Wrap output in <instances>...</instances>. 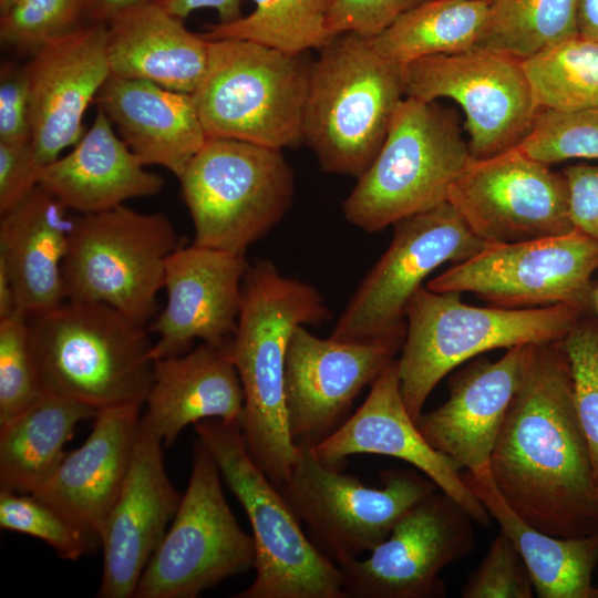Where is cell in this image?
<instances>
[{
    "instance_id": "obj_7",
    "label": "cell",
    "mask_w": 598,
    "mask_h": 598,
    "mask_svg": "<svg viewBox=\"0 0 598 598\" xmlns=\"http://www.w3.org/2000/svg\"><path fill=\"white\" fill-rule=\"evenodd\" d=\"M244 508L256 548L254 581L235 598H346L340 567L303 533L279 488L249 453L239 422L194 425Z\"/></svg>"
},
{
    "instance_id": "obj_16",
    "label": "cell",
    "mask_w": 598,
    "mask_h": 598,
    "mask_svg": "<svg viewBox=\"0 0 598 598\" xmlns=\"http://www.w3.org/2000/svg\"><path fill=\"white\" fill-rule=\"evenodd\" d=\"M436 491L409 508L367 558L339 565L346 598L445 597L440 573L473 551L474 520Z\"/></svg>"
},
{
    "instance_id": "obj_23",
    "label": "cell",
    "mask_w": 598,
    "mask_h": 598,
    "mask_svg": "<svg viewBox=\"0 0 598 598\" xmlns=\"http://www.w3.org/2000/svg\"><path fill=\"white\" fill-rule=\"evenodd\" d=\"M530 344L496 361L481 358L455 372L447 400L423 413L416 426L427 443L460 470L489 472L493 448L522 382Z\"/></svg>"
},
{
    "instance_id": "obj_30",
    "label": "cell",
    "mask_w": 598,
    "mask_h": 598,
    "mask_svg": "<svg viewBox=\"0 0 598 598\" xmlns=\"http://www.w3.org/2000/svg\"><path fill=\"white\" fill-rule=\"evenodd\" d=\"M462 477L517 548L539 598H595L592 576L598 566V534L559 537L545 533L507 505L489 472L465 471Z\"/></svg>"
},
{
    "instance_id": "obj_25",
    "label": "cell",
    "mask_w": 598,
    "mask_h": 598,
    "mask_svg": "<svg viewBox=\"0 0 598 598\" xmlns=\"http://www.w3.org/2000/svg\"><path fill=\"white\" fill-rule=\"evenodd\" d=\"M144 404L141 424L164 446H171L187 425L203 420L239 422L244 391L230 342H200L185 353L154 360Z\"/></svg>"
},
{
    "instance_id": "obj_26",
    "label": "cell",
    "mask_w": 598,
    "mask_h": 598,
    "mask_svg": "<svg viewBox=\"0 0 598 598\" xmlns=\"http://www.w3.org/2000/svg\"><path fill=\"white\" fill-rule=\"evenodd\" d=\"M94 102L145 166L177 178L207 141L193 94L111 74Z\"/></svg>"
},
{
    "instance_id": "obj_45",
    "label": "cell",
    "mask_w": 598,
    "mask_h": 598,
    "mask_svg": "<svg viewBox=\"0 0 598 598\" xmlns=\"http://www.w3.org/2000/svg\"><path fill=\"white\" fill-rule=\"evenodd\" d=\"M563 174L573 226L598 243V165H570Z\"/></svg>"
},
{
    "instance_id": "obj_38",
    "label": "cell",
    "mask_w": 598,
    "mask_h": 598,
    "mask_svg": "<svg viewBox=\"0 0 598 598\" xmlns=\"http://www.w3.org/2000/svg\"><path fill=\"white\" fill-rule=\"evenodd\" d=\"M42 393L29 319L17 310L0 319V425L24 411Z\"/></svg>"
},
{
    "instance_id": "obj_46",
    "label": "cell",
    "mask_w": 598,
    "mask_h": 598,
    "mask_svg": "<svg viewBox=\"0 0 598 598\" xmlns=\"http://www.w3.org/2000/svg\"><path fill=\"white\" fill-rule=\"evenodd\" d=\"M169 13L184 19L197 9L209 8L217 12L219 23H228L239 19L243 0H159Z\"/></svg>"
},
{
    "instance_id": "obj_36",
    "label": "cell",
    "mask_w": 598,
    "mask_h": 598,
    "mask_svg": "<svg viewBox=\"0 0 598 598\" xmlns=\"http://www.w3.org/2000/svg\"><path fill=\"white\" fill-rule=\"evenodd\" d=\"M517 148L547 165L569 159L598 161V107L538 111Z\"/></svg>"
},
{
    "instance_id": "obj_44",
    "label": "cell",
    "mask_w": 598,
    "mask_h": 598,
    "mask_svg": "<svg viewBox=\"0 0 598 598\" xmlns=\"http://www.w3.org/2000/svg\"><path fill=\"white\" fill-rule=\"evenodd\" d=\"M43 168L31 142H0V215L39 185Z\"/></svg>"
},
{
    "instance_id": "obj_9",
    "label": "cell",
    "mask_w": 598,
    "mask_h": 598,
    "mask_svg": "<svg viewBox=\"0 0 598 598\" xmlns=\"http://www.w3.org/2000/svg\"><path fill=\"white\" fill-rule=\"evenodd\" d=\"M194 244L244 256L288 213L295 174L281 151L207 138L178 177Z\"/></svg>"
},
{
    "instance_id": "obj_20",
    "label": "cell",
    "mask_w": 598,
    "mask_h": 598,
    "mask_svg": "<svg viewBox=\"0 0 598 598\" xmlns=\"http://www.w3.org/2000/svg\"><path fill=\"white\" fill-rule=\"evenodd\" d=\"M248 266L244 256L194 243L178 246L166 261V305L148 327L157 336L153 361L185 353L196 340L230 342Z\"/></svg>"
},
{
    "instance_id": "obj_42",
    "label": "cell",
    "mask_w": 598,
    "mask_h": 598,
    "mask_svg": "<svg viewBox=\"0 0 598 598\" xmlns=\"http://www.w3.org/2000/svg\"><path fill=\"white\" fill-rule=\"evenodd\" d=\"M429 0H332L327 29L332 37L374 38L401 14Z\"/></svg>"
},
{
    "instance_id": "obj_50",
    "label": "cell",
    "mask_w": 598,
    "mask_h": 598,
    "mask_svg": "<svg viewBox=\"0 0 598 598\" xmlns=\"http://www.w3.org/2000/svg\"><path fill=\"white\" fill-rule=\"evenodd\" d=\"M17 0H0V14L8 10Z\"/></svg>"
},
{
    "instance_id": "obj_4",
    "label": "cell",
    "mask_w": 598,
    "mask_h": 598,
    "mask_svg": "<svg viewBox=\"0 0 598 598\" xmlns=\"http://www.w3.org/2000/svg\"><path fill=\"white\" fill-rule=\"evenodd\" d=\"M29 324L43 391L97 410L144 404L153 377L148 328L109 305L71 299Z\"/></svg>"
},
{
    "instance_id": "obj_21",
    "label": "cell",
    "mask_w": 598,
    "mask_h": 598,
    "mask_svg": "<svg viewBox=\"0 0 598 598\" xmlns=\"http://www.w3.org/2000/svg\"><path fill=\"white\" fill-rule=\"evenodd\" d=\"M310 450L319 461L340 470L355 454L402 460L431 478L475 523L487 527L492 522L485 506L465 484L461 470L433 448L419 431L402 398L396 360L374 380L362 405Z\"/></svg>"
},
{
    "instance_id": "obj_11",
    "label": "cell",
    "mask_w": 598,
    "mask_h": 598,
    "mask_svg": "<svg viewBox=\"0 0 598 598\" xmlns=\"http://www.w3.org/2000/svg\"><path fill=\"white\" fill-rule=\"evenodd\" d=\"M193 452L187 488L134 598H195L255 568L252 535L241 529L228 506L214 457L199 440Z\"/></svg>"
},
{
    "instance_id": "obj_40",
    "label": "cell",
    "mask_w": 598,
    "mask_h": 598,
    "mask_svg": "<svg viewBox=\"0 0 598 598\" xmlns=\"http://www.w3.org/2000/svg\"><path fill=\"white\" fill-rule=\"evenodd\" d=\"M560 344L569 363L576 409L598 480V320L582 315Z\"/></svg>"
},
{
    "instance_id": "obj_31",
    "label": "cell",
    "mask_w": 598,
    "mask_h": 598,
    "mask_svg": "<svg viewBox=\"0 0 598 598\" xmlns=\"http://www.w3.org/2000/svg\"><path fill=\"white\" fill-rule=\"evenodd\" d=\"M99 410L51 392L0 425V489L31 494L44 484L64 458V445L78 423Z\"/></svg>"
},
{
    "instance_id": "obj_3",
    "label": "cell",
    "mask_w": 598,
    "mask_h": 598,
    "mask_svg": "<svg viewBox=\"0 0 598 598\" xmlns=\"http://www.w3.org/2000/svg\"><path fill=\"white\" fill-rule=\"evenodd\" d=\"M312 61L302 143L330 174L359 178L371 165L405 97L402 65L369 38L333 37Z\"/></svg>"
},
{
    "instance_id": "obj_37",
    "label": "cell",
    "mask_w": 598,
    "mask_h": 598,
    "mask_svg": "<svg viewBox=\"0 0 598 598\" xmlns=\"http://www.w3.org/2000/svg\"><path fill=\"white\" fill-rule=\"evenodd\" d=\"M0 527L39 538L63 559L78 560L95 538L32 494L0 489Z\"/></svg>"
},
{
    "instance_id": "obj_47",
    "label": "cell",
    "mask_w": 598,
    "mask_h": 598,
    "mask_svg": "<svg viewBox=\"0 0 598 598\" xmlns=\"http://www.w3.org/2000/svg\"><path fill=\"white\" fill-rule=\"evenodd\" d=\"M159 0H83L84 19L89 23L109 24L126 11Z\"/></svg>"
},
{
    "instance_id": "obj_28",
    "label": "cell",
    "mask_w": 598,
    "mask_h": 598,
    "mask_svg": "<svg viewBox=\"0 0 598 598\" xmlns=\"http://www.w3.org/2000/svg\"><path fill=\"white\" fill-rule=\"evenodd\" d=\"M39 185L82 215L154 196L164 179L145 168L97 109L93 124L73 150L44 166Z\"/></svg>"
},
{
    "instance_id": "obj_6",
    "label": "cell",
    "mask_w": 598,
    "mask_h": 598,
    "mask_svg": "<svg viewBox=\"0 0 598 598\" xmlns=\"http://www.w3.org/2000/svg\"><path fill=\"white\" fill-rule=\"evenodd\" d=\"M474 157L455 113L436 101L404 97L384 142L342 203L346 219L377 233L448 202Z\"/></svg>"
},
{
    "instance_id": "obj_18",
    "label": "cell",
    "mask_w": 598,
    "mask_h": 598,
    "mask_svg": "<svg viewBox=\"0 0 598 598\" xmlns=\"http://www.w3.org/2000/svg\"><path fill=\"white\" fill-rule=\"evenodd\" d=\"M448 203L488 243L533 240L575 228L565 175L517 147L473 158L453 184Z\"/></svg>"
},
{
    "instance_id": "obj_35",
    "label": "cell",
    "mask_w": 598,
    "mask_h": 598,
    "mask_svg": "<svg viewBox=\"0 0 598 598\" xmlns=\"http://www.w3.org/2000/svg\"><path fill=\"white\" fill-rule=\"evenodd\" d=\"M522 66L538 111L598 107V41L578 34L522 60Z\"/></svg>"
},
{
    "instance_id": "obj_13",
    "label": "cell",
    "mask_w": 598,
    "mask_h": 598,
    "mask_svg": "<svg viewBox=\"0 0 598 598\" xmlns=\"http://www.w3.org/2000/svg\"><path fill=\"white\" fill-rule=\"evenodd\" d=\"M598 243L581 230L517 243H492L426 283L436 292H472L504 308L592 302Z\"/></svg>"
},
{
    "instance_id": "obj_24",
    "label": "cell",
    "mask_w": 598,
    "mask_h": 598,
    "mask_svg": "<svg viewBox=\"0 0 598 598\" xmlns=\"http://www.w3.org/2000/svg\"><path fill=\"white\" fill-rule=\"evenodd\" d=\"M141 406L131 403L99 410L85 442L65 454L52 476L31 493L96 540L131 465Z\"/></svg>"
},
{
    "instance_id": "obj_32",
    "label": "cell",
    "mask_w": 598,
    "mask_h": 598,
    "mask_svg": "<svg viewBox=\"0 0 598 598\" xmlns=\"http://www.w3.org/2000/svg\"><path fill=\"white\" fill-rule=\"evenodd\" d=\"M488 0H429L370 38L385 58L405 65L417 59L475 49L486 25Z\"/></svg>"
},
{
    "instance_id": "obj_27",
    "label": "cell",
    "mask_w": 598,
    "mask_h": 598,
    "mask_svg": "<svg viewBox=\"0 0 598 598\" xmlns=\"http://www.w3.org/2000/svg\"><path fill=\"white\" fill-rule=\"evenodd\" d=\"M66 212L38 185L1 215L0 261L10 276L17 310L28 319L66 300L62 264L73 225Z\"/></svg>"
},
{
    "instance_id": "obj_17",
    "label": "cell",
    "mask_w": 598,
    "mask_h": 598,
    "mask_svg": "<svg viewBox=\"0 0 598 598\" xmlns=\"http://www.w3.org/2000/svg\"><path fill=\"white\" fill-rule=\"evenodd\" d=\"M404 332L362 341L321 339L293 329L285 361V409L290 437L312 448L348 417L354 400L401 350Z\"/></svg>"
},
{
    "instance_id": "obj_39",
    "label": "cell",
    "mask_w": 598,
    "mask_h": 598,
    "mask_svg": "<svg viewBox=\"0 0 598 598\" xmlns=\"http://www.w3.org/2000/svg\"><path fill=\"white\" fill-rule=\"evenodd\" d=\"M84 19L83 0H17L0 14V40L21 52L65 34Z\"/></svg>"
},
{
    "instance_id": "obj_1",
    "label": "cell",
    "mask_w": 598,
    "mask_h": 598,
    "mask_svg": "<svg viewBox=\"0 0 598 598\" xmlns=\"http://www.w3.org/2000/svg\"><path fill=\"white\" fill-rule=\"evenodd\" d=\"M489 475L529 525L559 537L598 534V480L560 341L530 344Z\"/></svg>"
},
{
    "instance_id": "obj_48",
    "label": "cell",
    "mask_w": 598,
    "mask_h": 598,
    "mask_svg": "<svg viewBox=\"0 0 598 598\" xmlns=\"http://www.w3.org/2000/svg\"><path fill=\"white\" fill-rule=\"evenodd\" d=\"M578 34L598 41V0H578Z\"/></svg>"
},
{
    "instance_id": "obj_34",
    "label": "cell",
    "mask_w": 598,
    "mask_h": 598,
    "mask_svg": "<svg viewBox=\"0 0 598 598\" xmlns=\"http://www.w3.org/2000/svg\"><path fill=\"white\" fill-rule=\"evenodd\" d=\"M252 1L249 14L209 25L204 38L247 40L292 54L319 51L333 38L327 29L332 0Z\"/></svg>"
},
{
    "instance_id": "obj_14",
    "label": "cell",
    "mask_w": 598,
    "mask_h": 598,
    "mask_svg": "<svg viewBox=\"0 0 598 598\" xmlns=\"http://www.w3.org/2000/svg\"><path fill=\"white\" fill-rule=\"evenodd\" d=\"M393 226L388 249L360 282L331 339L362 341L404 332L408 305L424 279L442 264L466 260L492 244L475 235L448 202Z\"/></svg>"
},
{
    "instance_id": "obj_12",
    "label": "cell",
    "mask_w": 598,
    "mask_h": 598,
    "mask_svg": "<svg viewBox=\"0 0 598 598\" xmlns=\"http://www.w3.org/2000/svg\"><path fill=\"white\" fill-rule=\"evenodd\" d=\"M381 483V487L367 486L326 465L310 448H299L279 491L307 525L313 543L339 566L370 553L409 508L439 489L431 478L412 470L384 471Z\"/></svg>"
},
{
    "instance_id": "obj_52",
    "label": "cell",
    "mask_w": 598,
    "mask_h": 598,
    "mask_svg": "<svg viewBox=\"0 0 598 598\" xmlns=\"http://www.w3.org/2000/svg\"><path fill=\"white\" fill-rule=\"evenodd\" d=\"M595 598H598V587H596Z\"/></svg>"
},
{
    "instance_id": "obj_29",
    "label": "cell",
    "mask_w": 598,
    "mask_h": 598,
    "mask_svg": "<svg viewBox=\"0 0 598 598\" xmlns=\"http://www.w3.org/2000/svg\"><path fill=\"white\" fill-rule=\"evenodd\" d=\"M106 29L111 74L145 80L193 94L209 58V41L190 32L159 2L137 7L113 19Z\"/></svg>"
},
{
    "instance_id": "obj_51",
    "label": "cell",
    "mask_w": 598,
    "mask_h": 598,
    "mask_svg": "<svg viewBox=\"0 0 598 598\" xmlns=\"http://www.w3.org/2000/svg\"><path fill=\"white\" fill-rule=\"evenodd\" d=\"M592 301H594L595 306H596L597 309H598V290H596V291L594 292Z\"/></svg>"
},
{
    "instance_id": "obj_33",
    "label": "cell",
    "mask_w": 598,
    "mask_h": 598,
    "mask_svg": "<svg viewBox=\"0 0 598 598\" xmlns=\"http://www.w3.org/2000/svg\"><path fill=\"white\" fill-rule=\"evenodd\" d=\"M578 0H491L476 48L524 60L578 35Z\"/></svg>"
},
{
    "instance_id": "obj_15",
    "label": "cell",
    "mask_w": 598,
    "mask_h": 598,
    "mask_svg": "<svg viewBox=\"0 0 598 598\" xmlns=\"http://www.w3.org/2000/svg\"><path fill=\"white\" fill-rule=\"evenodd\" d=\"M402 72L406 97L450 99L461 106L474 158L517 147L538 112L522 60L505 53L475 48L432 55Z\"/></svg>"
},
{
    "instance_id": "obj_41",
    "label": "cell",
    "mask_w": 598,
    "mask_h": 598,
    "mask_svg": "<svg viewBox=\"0 0 598 598\" xmlns=\"http://www.w3.org/2000/svg\"><path fill=\"white\" fill-rule=\"evenodd\" d=\"M535 590L517 548L503 532L464 582L463 598H532Z\"/></svg>"
},
{
    "instance_id": "obj_5",
    "label": "cell",
    "mask_w": 598,
    "mask_h": 598,
    "mask_svg": "<svg viewBox=\"0 0 598 598\" xmlns=\"http://www.w3.org/2000/svg\"><path fill=\"white\" fill-rule=\"evenodd\" d=\"M460 295L422 286L408 305L396 364L402 398L415 422L431 392L456 367L494 349L560 341L585 313L568 305L475 307Z\"/></svg>"
},
{
    "instance_id": "obj_8",
    "label": "cell",
    "mask_w": 598,
    "mask_h": 598,
    "mask_svg": "<svg viewBox=\"0 0 598 598\" xmlns=\"http://www.w3.org/2000/svg\"><path fill=\"white\" fill-rule=\"evenodd\" d=\"M208 41V65L193 93L207 138L279 151L302 143L313 60L247 40Z\"/></svg>"
},
{
    "instance_id": "obj_22",
    "label": "cell",
    "mask_w": 598,
    "mask_h": 598,
    "mask_svg": "<svg viewBox=\"0 0 598 598\" xmlns=\"http://www.w3.org/2000/svg\"><path fill=\"white\" fill-rule=\"evenodd\" d=\"M162 441L141 424L127 474L99 534L103 571L97 597L132 598L181 496L164 466Z\"/></svg>"
},
{
    "instance_id": "obj_10",
    "label": "cell",
    "mask_w": 598,
    "mask_h": 598,
    "mask_svg": "<svg viewBox=\"0 0 598 598\" xmlns=\"http://www.w3.org/2000/svg\"><path fill=\"white\" fill-rule=\"evenodd\" d=\"M171 219L125 205L73 218L62 264L66 299L105 303L147 327L177 248Z\"/></svg>"
},
{
    "instance_id": "obj_49",
    "label": "cell",
    "mask_w": 598,
    "mask_h": 598,
    "mask_svg": "<svg viewBox=\"0 0 598 598\" xmlns=\"http://www.w3.org/2000/svg\"><path fill=\"white\" fill-rule=\"evenodd\" d=\"M17 311L14 292L7 267L0 261V319Z\"/></svg>"
},
{
    "instance_id": "obj_19",
    "label": "cell",
    "mask_w": 598,
    "mask_h": 598,
    "mask_svg": "<svg viewBox=\"0 0 598 598\" xmlns=\"http://www.w3.org/2000/svg\"><path fill=\"white\" fill-rule=\"evenodd\" d=\"M106 24L86 23L41 45L24 65L31 144L45 166L83 136L89 105L111 75Z\"/></svg>"
},
{
    "instance_id": "obj_2",
    "label": "cell",
    "mask_w": 598,
    "mask_h": 598,
    "mask_svg": "<svg viewBox=\"0 0 598 598\" xmlns=\"http://www.w3.org/2000/svg\"><path fill=\"white\" fill-rule=\"evenodd\" d=\"M329 318L313 286L283 276L270 260L248 266L230 341L244 391L239 424L254 461L278 488L299 455L286 419L287 346L296 327L318 326Z\"/></svg>"
},
{
    "instance_id": "obj_43",
    "label": "cell",
    "mask_w": 598,
    "mask_h": 598,
    "mask_svg": "<svg viewBox=\"0 0 598 598\" xmlns=\"http://www.w3.org/2000/svg\"><path fill=\"white\" fill-rule=\"evenodd\" d=\"M0 142H31L28 74L9 62L0 68Z\"/></svg>"
},
{
    "instance_id": "obj_53",
    "label": "cell",
    "mask_w": 598,
    "mask_h": 598,
    "mask_svg": "<svg viewBox=\"0 0 598 598\" xmlns=\"http://www.w3.org/2000/svg\"><path fill=\"white\" fill-rule=\"evenodd\" d=\"M488 1H491V0H488Z\"/></svg>"
}]
</instances>
